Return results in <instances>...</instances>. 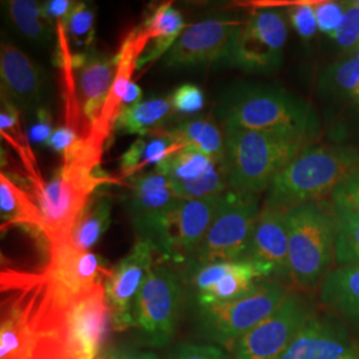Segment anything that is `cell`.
<instances>
[{
  "label": "cell",
  "mask_w": 359,
  "mask_h": 359,
  "mask_svg": "<svg viewBox=\"0 0 359 359\" xmlns=\"http://www.w3.org/2000/svg\"><path fill=\"white\" fill-rule=\"evenodd\" d=\"M32 182L44 222V238L51 245L71 238L77 218L93 192L104 182H114V180L103 175L100 168L63 163L51 180Z\"/></svg>",
  "instance_id": "52a82bcc"
},
{
  "label": "cell",
  "mask_w": 359,
  "mask_h": 359,
  "mask_svg": "<svg viewBox=\"0 0 359 359\" xmlns=\"http://www.w3.org/2000/svg\"><path fill=\"white\" fill-rule=\"evenodd\" d=\"M287 293L276 283H258L250 294L231 302L198 306V322L206 337L222 346L234 344L281 305Z\"/></svg>",
  "instance_id": "8fae6325"
},
{
  "label": "cell",
  "mask_w": 359,
  "mask_h": 359,
  "mask_svg": "<svg viewBox=\"0 0 359 359\" xmlns=\"http://www.w3.org/2000/svg\"><path fill=\"white\" fill-rule=\"evenodd\" d=\"M342 4L345 7V22L332 39L342 51L353 55L359 48V7L351 0L342 1Z\"/></svg>",
  "instance_id": "8d00e7d4"
},
{
  "label": "cell",
  "mask_w": 359,
  "mask_h": 359,
  "mask_svg": "<svg viewBox=\"0 0 359 359\" xmlns=\"http://www.w3.org/2000/svg\"><path fill=\"white\" fill-rule=\"evenodd\" d=\"M322 305L359 330V266L338 265L327 271L320 287Z\"/></svg>",
  "instance_id": "484cf974"
},
{
  "label": "cell",
  "mask_w": 359,
  "mask_h": 359,
  "mask_svg": "<svg viewBox=\"0 0 359 359\" xmlns=\"http://www.w3.org/2000/svg\"><path fill=\"white\" fill-rule=\"evenodd\" d=\"M351 3H353L354 6H357V7H359V0H351Z\"/></svg>",
  "instance_id": "f907efd6"
},
{
  "label": "cell",
  "mask_w": 359,
  "mask_h": 359,
  "mask_svg": "<svg viewBox=\"0 0 359 359\" xmlns=\"http://www.w3.org/2000/svg\"><path fill=\"white\" fill-rule=\"evenodd\" d=\"M259 212L258 194L231 188L222 193L217 212L197 252L189 276L209 264L243 261Z\"/></svg>",
  "instance_id": "ba28073f"
},
{
  "label": "cell",
  "mask_w": 359,
  "mask_h": 359,
  "mask_svg": "<svg viewBox=\"0 0 359 359\" xmlns=\"http://www.w3.org/2000/svg\"><path fill=\"white\" fill-rule=\"evenodd\" d=\"M358 50H359V48H358ZM358 50H357V51H358Z\"/></svg>",
  "instance_id": "816d5d0a"
},
{
  "label": "cell",
  "mask_w": 359,
  "mask_h": 359,
  "mask_svg": "<svg viewBox=\"0 0 359 359\" xmlns=\"http://www.w3.org/2000/svg\"><path fill=\"white\" fill-rule=\"evenodd\" d=\"M75 1L71 0H48L43 3V11L52 22L65 20L74 8Z\"/></svg>",
  "instance_id": "f6af8a7d"
},
{
  "label": "cell",
  "mask_w": 359,
  "mask_h": 359,
  "mask_svg": "<svg viewBox=\"0 0 359 359\" xmlns=\"http://www.w3.org/2000/svg\"><path fill=\"white\" fill-rule=\"evenodd\" d=\"M338 233L335 241V262L359 266V217L350 212L335 210Z\"/></svg>",
  "instance_id": "e575fe53"
},
{
  "label": "cell",
  "mask_w": 359,
  "mask_h": 359,
  "mask_svg": "<svg viewBox=\"0 0 359 359\" xmlns=\"http://www.w3.org/2000/svg\"><path fill=\"white\" fill-rule=\"evenodd\" d=\"M182 148H194L217 161H226L224 130L210 118H191L169 129Z\"/></svg>",
  "instance_id": "f1b7e54d"
},
{
  "label": "cell",
  "mask_w": 359,
  "mask_h": 359,
  "mask_svg": "<svg viewBox=\"0 0 359 359\" xmlns=\"http://www.w3.org/2000/svg\"><path fill=\"white\" fill-rule=\"evenodd\" d=\"M353 346L342 323L313 314L278 359H339Z\"/></svg>",
  "instance_id": "7402d4cb"
},
{
  "label": "cell",
  "mask_w": 359,
  "mask_h": 359,
  "mask_svg": "<svg viewBox=\"0 0 359 359\" xmlns=\"http://www.w3.org/2000/svg\"><path fill=\"white\" fill-rule=\"evenodd\" d=\"M330 201L335 210L350 212L359 217V169L335 188Z\"/></svg>",
  "instance_id": "f35d334b"
},
{
  "label": "cell",
  "mask_w": 359,
  "mask_h": 359,
  "mask_svg": "<svg viewBox=\"0 0 359 359\" xmlns=\"http://www.w3.org/2000/svg\"><path fill=\"white\" fill-rule=\"evenodd\" d=\"M168 359H229L226 354L215 346L181 345L175 348Z\"/></svg>",
  "instance_id": "7bdbcfd3"
},
{
  "label": "cell",
  "mask_w": 359,
  "mask_h": 359,
  "mask_svg": "<svg viewBox=\"0 0 359 359\" xmlns=\"http://www.w3.org/2000/svg\"><path fill=\"white\" fill-rule=\"evenodd\" d=\"M182 149L169 129H157L139 137L120 157V173L130 179L149 165L158 167L172 154Z\"/></svg>",
  "instance_id": "4316f807"
},
{
  "label": "cell",
  "mask_w": 359,
  "mask_h": 359,
  "mask_svg": "<svg viewBox=\"0 0 359 359\" xmlns=\"http://www.w3.org/2000/svg\"><path fill=\"white\" fill-rule=\"evenodd\" d=\"M80 139H81V135L77 133L76 129L72 128L71 126H65L53 130L51 139L47 145L53 152L65 157Z\"/></svg>",
  "instance_id": "ee69618b"
},
{
  "label": "cell",
  "mask_w": 359,
  "mask_h": 359,
  "mask_svg": "<svg viewBox=\"0 0 359 359\" xmlns=\"http://www.w3.org/2000/svg\"><path fill=\"white\" fill-rule=\"evenodd\" d=\"M244 22L238 16L217 15L187 27L164 63L170 68L222 63L231 39Z\"/></svg>",
  "instance_id": "9a60e30c"
},
{
  "label": "cell",
  "mask_w": 359,
  "mask_h": 359,
  "mask_svg": "<svg viewBox=\"0 0 359 359\" xmlns=\"http://www.w3.org/2000/svg\"><path fill=\"white\" fill-rule=\"evenodd\" d=\"M103 359H158L152 351H142L136 348H114L108 351Z\"/></svg>",
  "instance_id": "bcb514c9"
},
{
  "label": "cell",
  "mask_w": 359,
  "mask_h": 359,
  "mask_svg": "<svg viewBox=\"0 0 359 359\" xmlns=\"http://www.w3.org/2000/svg\"><path fill=\"white\" fill-rule=\"evenodd\" d=\"M285 213L281 209L262 205L250 244L243 258L259 273L262 280L290 277Z\"/></svg>",
  "instance_id": "d6986e66"
},
{
  "label": "cell",
  "mask_w": 359,
  "mask_h": 359,
  "mask_svg": "<svg viewBox=\"0 0 359 359\" xmlns=\"http://www.w3.org/2000/svg\"><path fill=\"white\" fill-rule=\"evenodd\" d=\"M318 29L330 38L345 22V7L342 1H314Z\"/></svg>",
  "instance_id": "60d3db41"
},
{
  "label": "cell",
  "mask_w": 359,
  "mask_h": 359,
  "mask_svg": "<svg viewBox=\"0 0 359 359\" xmlns=\"http://www.w3.org/2000/svg\"><path fill=\"white\" fill-rule=\"evenodd\" d=\"M351 57H355V59H358V60H359V50H358V51L354 52V53H353V55H351Z\"/></svg>",
  "instance_id": "681fc988"
},
{
  "label": "cell",
  "mask_w": 359,
  "mask_h": 359,
  "mask_svg": "<svg viewBox=\"0 0 359 359\" xmlns=\"http://www.w3.org/2000/svg\"><path fill=\"white\" fill-rule=\"evenodd\" d=\"M52 116L50 109L44 105L39 107L35 111V120L28 129V140L38 145H47L51 139Z\"/></svg>",
  "instance_id": "b9f144b4"
},
{
  "label": "cell",
  "mask_w": 359,
  "mask_h": 359,
  "mask_svg": "<svg viewBox=\"0 0 359 359\" xmlns=\"http://www.w3.org/2000/svg\"><path fill=\"white\" fill-rule=\"evenodd\" d=\"M287 18L299 38L310 40L316 35L318 25L314 10V3H294L289 7Z\"/></svg>",
  "instance_id": "ab89813d"
},
{
  "label": "cell",
  "mask_w": 359,
  "mask_h": 359,
  "mask_svg": "<svg viewBox=\"0 0 359 359\" xmlns=\"http://www.w3.org/2000/svg\"><path fill=\"white\" fill-rule=\"evenodd\" d=\"M219 197L176 198L167 209L135 228L139 240L148 241L163 261L182 268L189 274L217 212Z\"/></svg>",
  "instance_id": "8992f818"
},
{
  "label": "cell",
  "mask_w": 359,
  "mask_h": 359,
  "mask_svg": "<svg viewBox=\"0 0 359 359\" xmlns=\"http://www.w3.org/2000/svg\"><path fill=\"white\" fill-rule=\"evenodd\" d=\"M222 128L304 136L316 140L320 120L306 100L268 84H237L224 90L215 108Z\"/></svg>",
  "instance_id": "7a4b0ae2"
},
{
  "label": "cell",
  "mask_w": 359,
  "mask_h": 359,
  "mask_svg": "<svg viewBox=\"0 0 359 359\" xmlns=\"http://www.w3.org/2000/svg\"><path fill=\"white\" fill-rule=\"evenodd\" d=\"M311 316V309L301 297L286 295L269 317L234 344V359L280 358Z\"/></svg>",
  "instance_id": "7c38bea8"
},
{
  "label": "cell",
  "mask_w": 359,
  "mask_h": 359,
  "mask_svg": "<svg viewBox=\"0 0 359 359\" xmlns=\"http://www.w3.org/2000/svg\"><path fill=\"white\" fill-rule=\"evenodd\" d=\"M145 51V43L139 36L137 29H132L124 39L121 48L116 55L117 71L112 88L109 90L108 99L104 104L103 111L96 126L90 129L88 135H95L103 142L109 136L112 126H115L116 118L123 109V99L132 83L133 72L137 69V62Z\"/></svg>",
  "instance_id": "603a6c76"
},
{
  "label": "cell",
  "mask_w": 359,
  "mask_h": 359,
  "mask_svg": "<svg viewBox=\"0 0 359 359\" xmlns=\"http://www.w3.org/2000/svg\"><path fill=\"white\" fill-rule=\"evenodd\" d=\"M50 261L43 270L55 295L68 304L97 286H103L111 270L103 258L90 250H81L71 238L48 245Z\"/></svg>",
  "instance_id": "4fadbf2b"
},
{
  "label": "cell",
  "mask_w": 359,
  "mask_h": 359,
  "mask_svg": "<svg viewBox=\"0 0 359 359\" xmlns=\"http://www.w3.org/2000/svg\"><path fill=\"white\" fill-rule=\"evenodd\" d=\"M359 169V151L344 145L310 144L270 182L264 206L283 212L325 200Z\"/></svg>",
  "instance_id": "3957f363"
},
{
  "label": "cell",
  "mask_w": 359,
  "mask_h": 359,
  "mask_svg": "<svg viewBox=\"0 0 359 359\" xmlns=\"http://www.w3.org/2000/svg\"><path fill=\"white\" fill-rule=\"evenodd\" d=\"M192 283L198 306H212L250 294L262 277L245 261L216 262L194 270Z\"/></svg>",
  "instance_id": "ffe728a7"
},
{
  "label": "cell",
  "mask_w": 359,
  "mask_h": 359,
  "mask_svg": "<svg viewBox=\"0 0 359 359\" xmlns=\"http://www.w3.org/2000/svg\"><path fill=\"white\" fill-rule=\"evenodd\" d=\"M117 71L116 56L81 51L72 55L75 129L88 136L99 121Z\"/></svg>",
  "instance_id": "5bb4252c"
},
{
  "label": "cell",
  "mask_w": 359,
  "mask_h": 359,
  "mask_svg": "<svg viewBox=\"0 0 359 359\" xmlns=\"http://www.w3.org/2000/svg\"><path fill=\"white\" fill-rule=\"evenodd\" d=\"M172 109L181 115H194L204 109L205 96L194 84H182L169 97Z\"/></svg>",
  "instance_id": "74e56055"
},
{
  "label": "cell",
  "mask_w": 359,
  "mask_h": 359,
  "mask_svg": "<svg viewBox=\"0 0 359 359\" xmlns=\"http://www.w3.org/2000/svg\"><path fill=\"white\" fill-rule=\"evenodd\" d=\"M0 359H71L65 335V304L44 271L3 273Z\"/></svg>",
  "instance_id": "6da1fadb"
},
{
  "label": "cell",
  "mask_w": 359,
  "mask_h": 359,
  "mask_svg": "<svg viewBox=\"0 0 359 359\" xmlns=\"http://www.w3.org/2000/svg\"><path fill=\"white\" fill-rule=\"evenodd\" d=\"M0 213L3 228L20 225L44 237V222L38 204L4 173L0 176Z\"/></svg>",
  "instance_id": "83f0119b"
},
{
  "label": "cell",
  "mask_w": 359,
  "mask_h": 359,
  "mask_svg": "<svg viewBox=\"0 0 359 359\" xmlns=\"http://www.w3.org/2000/svg\"><path fill=\"white\" fill-rule=\"evenodd\" d=\"M156 169L167 177L180 198L205 200L229 189L226 161H217L189 147L172 154Z\"/></svg>",
  "instance_id": "2e32d148"
},
{
  "label": "cell",
  "mask_w": 359,
  "mask_h": 359,
  "mask_svg": "<svg viewBox=\"0 0 359 359\" xmlns=\"http://www.w3.org/2000/svg\"><path fill=\"white\" fill-rule=\"evenodd\" d=\"M226 144L229 188L240 192L268 191L270 182L313 140L304 136L222 128Z\"/></svg>",
  "instance_id": "277c9868"
},
{
  "label": "cell",
  "mask_w": 359,
  "mask_h": 359,
  "mask_svg": "<svg viewBox=\"0 0 359 359\" xmlns=\"http://www.w3.org/2000/svg\"><path fill=\"white\" fill-rule=\"evenodd\" d=\"M65 335L71 359H99L111 321L103 286L65 304Z\"/></svg>",
  "instance_id": "e0dca14e"
},
{
  "label": "cell",
  "mask_w": 359,
  "mask_h": 359,
  "mask_svg": "<svg viewBox=\"0 0 359 359\" xmlns=\"http://www.w3.org/2000/svg\"><path fill=\"white\" fill-rule=\"evenodd\" d=\"M112 205L105 196H92L77 218L71 241L81 250H90L111 225Z\"/></svg>",
  "instance_id": "1f68e13d"
},
{
  "label": "cell",
  "mask_w": 359,
  "mask_h": 359,
  "mask_svg": "<svg viewBox=\"0 0 359 359\" xmlns=\"http://www.w3.org/2000/svg\"><path fill=\"white\" fill-rule=\"evenodd\" d=\"M339 359H359V347L354 345L345 355H342Z\"/></svg>",
  "instance_id": "c3c4849f"
},
{
  "label": "cell",
  "mask_w": 359,
  "mask_h": 359,
  "mask_svg": "<svg viewBox=\"0 0 359 359\" xmlns=\"http://www.w3.org/2000/svg\"><path fill=\"white\" fill-rule=\"evenodd\" d=\"M129 189L128 212L135 228L163 212L179 198L167 177L157 169L130 177Z\"/></svg>",
  "instance_id": "d4e9b609"
},
{
  "label": "cell",
  "mask_w": 359,
  "mask_h": 359,
  "mask_svg": "<svg viewBox=\"0 0 359 359\" xmlns=\"http://www.w3.org/2000/svg\"><path fill=\"white\" fill-rule=\"evenodd\" d=\"M154 248L148 241L137 240L128 255L112 268L104 283L111 321L117 332H124L133 326V302L154 265Z\"/></svg>",
  "instance_id": "ac0fdd59"
},
{
  "label": "cell",
  "mask_w": 359,
  "mask_h": 359,
  "mask_svg": "<svg viewBox=\"0 0 359 359\" xmlns=\"http://www.w3.org/2000/svg\"><path fill=\"white\" fill-rule=\"evenodd\" d=\"M321 90L337 97L359 104V60L355 57L335 62L325 68L320 79Z\"/></svg>",
  "instance_id": "836d02e7"
},
{
  "label": "cell",
  "mask_w": 359,
  "mask_h": 359,
  "mask_svg": "<svg viewBox=\"0 0 359 359\" xmlns=\"http://www.w3.org/2000/svg\"><path fill=\"white\" fill-rule=\"evenodd\" d=\"M187 27L182 13L173 7L172 1L154 7L145 16L142 26L136 28L145 43V51L137 62V69H142L163 55H167Z\"/></svg>",
  "instance_id": "cb8c5ba5"
},
{
  "label": "cell",
  "mask_w": 359,
  "mask_h": 359,
  "mask_svg": "<svg viewBox=\"0 0 359 359\" xmlns=\"http://www.w3.org/2000/svg\"><path fill=\"white\" fill-rule=\"evenodd\" d=\"M96 8L90 3H75L67 19L63 20L65 32L74 46L80 50L90 51L95 39Z\"/></svg>",
  "instance_id": "d590c367"
},
{
  "label": "cell",
  "mask_w": 359,
  "mask_h": 359,
  "mask_svg": "<svg viewBox=\"0 0 359 359\" xmlns=\"http://www.w3.org/2000/svg\"><path fill=\"white\" fill-rule=\"evenodd\" d=\"M169 99H151L126 107L117 116L115 129L124 135H139L140 137L157 130L172 114Z\"/></svg>",
  "instance_id": "4dcf8cb0"
},
{
  "label": "cell",
  "mask_w": 359,
  "mask_h": 359,
  "mask_svg": "<svg viewBox=\"0 0 359 359\" xmlns=\"http://www.w3.org/2000/svg\"><path fill=\"white\" fill-rule=\"evenodd\" d=\"M182 302L184 289L179 274L168 265H154L132 308L133 327L144 344L167 346L176 332Z\"/></svg>",
  "instance_id": "9c48e42d"
},
{
  "label": "cell",
  "mask_w": 359,
  "mask_h": 359,
  "mask_svg": "<svg viewBox=\"0 0 359 359\" xmlns=\"http://www.w3.org/2000/svg\"><path fill=\"white\" fill-rule=\"evenodd\" d=\"M287 41V25L283 11L259 8L237 29L222 65L258 75L280 69Z\"/></svg>",
  "instance_id": "30bf717a"
},
{
  "label": "cell",
  "mask_w": 359,
  "mask_h": 359,
  "mask_svg": "<svg viewBox=\"0 0 359 359\" xmlns=\"http://www.w3.org/2000/svg\"><path fill=\"white\" fill-rule=\"evenodd\" d=\"M1 96L11 100L22 112L36 111L41 107L47 74L41 65L8 41L0 50Z\"/></svg>",
  "instance_id": "44dd1931"
},
{
  "label": "cell",
  "mask_w": 359,
  "mask_h": 359,
  "mask_svg": "<svg viewBox=\"0 0 359 359\" xmlns=\"http://www.w3.org/2000/svg\"><path fill=\"white\" fill-rule=\"evenodd\" d=\"M142 97V88H140L136 83H133V81H132V83L129 84L128 90L126 92V95H124V99H123V108L140 103Z\"/></svg>",
  "instance_id": "7dc6e473"
},
{
  "label": "cell",
  "mask_w": 359,
  "mask_h": 359,
  "mask_svg": "<svg viewBox=\"0 0 359 359\" xmlns=\"http://www.w3.org/2000/svg\"><path fill=\"white\" fill-rule=\"evenodd\" d=\"M20 114L22 111L11 100L1 96V111H0L1 137L6 139V142L10 145H13V149L19 154L28 172L31 173L32 181L43 179L39 173L35 156L32 154V149L28 144L29 140L22 129Z\"/></svg>",
  "instance_id": "d6a6232c"
},
{
  "label": "cell",
  "mask_w": 359,
  "mask_h": 359,
  "mask_svg": "<svg viewBox=\"0 0 359 359\" xmlns=\"http://www.w3.org/2000/svg\"><path fill=\"white\" fill-rule=\"evenodd\" d=\"M290 278L304 289L321 283L335 261L338 218L332 201L294 206L285 213Z\"/></svg>",
  "instance_id": "5b68a950"
},
{
  "label": "cell",
  "mask_w": 359,
  "mask_h": 359,
  "mask_svg": "<svg viewBox=\"0 0 359 359\" xmlns=\"http://www.w3.org/2000/svg\"><path fill=\"white\" fill-rule=\"evenodd\" d=\"M6 10L13 28L36 46L48 44L53 36V22L43 11V3L35 0H10Z\"/></svg>",
  "instance_id": "f546056e"
}]
</instances>
